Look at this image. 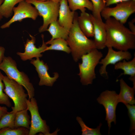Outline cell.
<instances>
[{
	"mask_svg": "<svg viewBox=\"0 0 135 135\" xmlns=\"http://www.w3.org/2000/svg\"><path fill=\"white\" fill-rule=\"evenodd\" d=\"M104 23L106 47L122 51L135 48V34L124 24L112 17L106 19Z\"/></svg>",
	"mask_w": 135,
	"mask_h": 135,
	"instance_id": "1",
	"label": "cell"
},
{
	"mask_svg": "<svg viewBox=\"0 0 135 135\" xmlns=\"http://www.w3.org/2000/svg\"><path fill=\"white\" fill-rule=\"evenodd\" d=\"M78 13L75 12L72 25L66 40L76 62L84 54L96 48L94 40L88 38L80 28L78 22Z\"/></svg>",
	"mask_w": 135,
	"mask_h": 135,
	"instance_id": "2",
	"label": "cell"
},
{
	"mask_svg": "<svg viewBox=\"0 0 135 135\" xmlns=\"http://www.w3.org/2000/svg\"><path fill=\"white\" fill-rule=\"evenodd\" d=\"M102 52L95 48L81 57L82 62L79 63V72L78 75L84 85L92 84L96 78L95 68L103 57Z\"/></svg>",
	"mask_w": 135,
	"mask_h": 135,
	"instance_id": "3",
	"label": "cell"
},
{
	"mask_svg": "<svg viewBox=\"0 0 135 135\" xmlns=\"http://www.w3.org/2000/svg\"><path fill=\"white\" fill-rule=\"evenodd\" d=\"M0 69L3 71L6 76L22 85L26 89L29 99L34 97V89L28 76L17 68L16 62L10 56H4L0 64Z\"/></svg>",
	"mask_w": 135,
	"mask_h": 135,
	"instance_id": "4",
	"label": "cell"
},
{
	"mask_svg": "<svg viewBox=\"0 0 135 135\" xmlns=\"http://www.w3.org/2000/svg\"><path fill=\"white\" fill-rule=\"evenodd\" d=\"M4 85V92L14 102L11 112L16 113L27 108L26 100L28 96L25 92L23 86L7 76H4L3 80Z\"/></svg>",
	"mask_w": 135,
	"mask_h": 135,
	"instance_id": "5",
	"label": "cell"
},
{
	"mask_svg": "<svg viewBox=\"0 0 135 135\" xmlns=\"http://www.w3.org/2000/svg\"><path fill=\"white\" fill-rule=\"evenodd\" d=\"M33 5L42 17L43 22L39 28L42 32L46 31L48 25L52 22L58 20L60 6L59 2L51 0L39 1L36 0H25Z\"/></svg>",
	"mask_w": 135,
	"mask_h": 135,
	"instance_id": "6",
	"label": "cell"
},
{
	"mask_svg": "<svg viewBox=\"0 0 135 135\" xmlns=\"http://www.w3.org/2000/svg\"><path fill=\"white\" fill-rule=\"evenodd\" d=\"M116 4L114 7H106L101 12V16L105 20L114 18L124 24L130 16L135 12V0H129Z\"/></svg>",
	"mask_w": 135,
	"mask_h": 135,
	"instance_id": "7",
	"label": "cell"
},
{
	"mask_svg": "<svg viewBox=\"0 0 135 135\" xmlns=\"http://www.w3.org/2000/svg\"><path fill=\"white\" fill-rule=\"evenodd\" d=\"M27 109L30 114L31 120L28 135H35L38 132H41L45 135H54V132L50 133L49 127L45 120H42L38 112L36 101L33 97L26 100Z\"/></svg>",
	"mask_w": 135,
	"mask_h": 135,
	"instance_id": "8",
	"label": "cell"
},
{
	"mask_svg": "<svg viewBox=\"0 0 135 135\" xmlns=\"http://www.w3.org/2000/svg\"><path fill=\"white\" fill-rule=\"evenodd\" d=\"M96 100L98 102L102 104L105 108V120L107 121L109 134L111 123L113 122L115 124H116V110L117 105L119 102L118 94L114 91L106 90L102 92Z\"/></svg>",
	"mask_w": 135,
	"mask_h": 135,
	"instance_id": "9",
	"label": "cell"
},
{
	"mask_svg": "<svg viewBox=\"0 0 135 135\" xmlns=\"http://www.w3.org/2000/svg\"><path fill=\"white\" fill-rule=\"evenodd\" d=\"M14 15L8 22L0 26L2 29L8 28L12 23L17 21L21 22L26 18H30L35 20L39 13L35 7L25 0L20 2L18 6L13 9Z\"/></svg>",
	"mask_w": 135,
	"mask_h": 135,
	"instance_id": "10",
	"label": "cell"
},
{
	"mask_svg": "<svg viewBox=\"0 0 135 135\" xmlns=\"http://www.w3.org/2000/svg\"><path fill=\"white\" fill-rule=\"evenodd\" d=\"M108 48V50L107 54L99 63L102 65L99 70V73L106 79L108 78V73L106 70L108 65L110 64L114 65L124 60L128 61L131 59L132 57L131 53L128 51H116L112 47Z\"/></svg>",
	"mask_w": 135,
	"mask_h": 135,
	"instance_id": "11",
	"label": "cell"
},
{
	"mask_svg": "<svg viewBox=\"0 0 135 135\" xmlns=\"http://www.w3.org/2000/svg\"><path fill=\"white\" fill-rule=\"evenodd\" d=\"M29 35L31 39H27L26 43L24 44V52L17 53V54L23 61L31 60L34 58L41 57L42 56V53L45 52V50L48 46L44 42L43 35L42 34L41 36L42 40V44L38 48H36L34 45L36 42L35 37L30 34Z\"/></svg>",
	"mask_w": 135,
	"mask_h": 135,
	"instance_id": "12",
	"label": "cell"
},
{
	"mask_svg": "<svg viewBox=\"0 0 135 135\" xmlns=\"http://www.w3.org/2000/svg\"><path fill=\"white\" fill-rule=\"evenodd\" d=\"M30 62L35 66L38 74L40 80L39 85L52 86L59 77L58 74L55 72L54 76L51 77L48 72L49 68L47 64L45 63L42 60H40L39 58H36V59H32Z\"/></svg>",
	"mask_w": 135,
	"mask_h": 135,
	"instance_id": "13",
	"label": "cell"
},
{
	"mask_svg": "<svg viewBox=\"0 0 135 135\" xmlns=\"http://www.w3.org/2000/svg\"><path fill=\"white\" fill-rule=\"evenodd\" d=\"M94 27V42L96 48L102 50L106 46V33L105 23L102 19L94 17L90 14Z\"/></svg>",
	"mask_w": 135,
	"mask_h": 135,
	"instance_id": "14",
	"label": "cell"
},
{
	"mask_svg": "<svg viewBox=\"0 0 135 135\" xmlns=\"http://www.w3.org/2000/svg\"><path fill=\"white\" fill-rule=\"evenodd\" d=\"M59 3L58 22L61 26L69 32L73 24L75 12L70 10L67 0H60Z\"/></svg>",
	"mask_w": 135,
	"mask_h": 135,
	"instance_id": "15",
	"label": "cell"
},
{
	"mask_svg": "<svg viewBox=\"0 0 135 135\" xmlns=\"http://www.w3.org/2000/svg\"><path fill=\"white\" fill-rule=\"evenodd\" d=\"M120 92L118 94L119 102L125 105L128 104H134L135 100L134 97L135 88L129 86L122 78L120 80Z\"/></svg>",
	"mask_w": 135,
	"mask_h": 135,
	"instance_id": "16",
	"label": "cell"
},
{
	"mask_svg": "<svg viewBox=\"0 0 135 135\" xmlns=\"http://www.w3.org/2000/svg\"><path fill=\"white\" fill-rule=\"evenodd\" d=\"M78 26L82 32L88 38L94 36V27L90 14L86 11L81 12L78 17Z\"/></svg>",
	"mask_w": 135,
	"mask_h": 135,
	"instance_id": "17",
	"label": "cell"
},
{
	"mask_svg": "<svg viewBox=\"0 0 135 135\" xmlns=\"http://www.w3.org/2000/svg\"><path fill=\"white\" fill-rule=\"evenodd\" d=\"M125 60L120 61L114 65V69L116 70L121 69L124 72L121 74L119 77L123 75L130 76L129 79L132 82L133 87L135 88V56L131 60L126 61Z\"/></svg>",
	"mask_w": 135,
	"mask_h": 135,
	"instance_id": "18",
	"label": "cell"
},
{
	"mask_svg": "<svg viewBox=\"0 0 135 135\" xmlns=\"http://www.w3.org/2000/svg\"><path fill=\"white\" fill-rule=\"evenodd\" d=\"M46 31H48L52 36L50 40L62 38L66 40L69 32L59 24L58 20L52 22Z\"/></svg>",
	"mask_w": 135,
	"mask_h": 135,
	"instance_id": "19",
	"label": "cell"
},
{
	"mask_svg": "<svg viewBox=\"0 0 135 135\" xmlns=\"http://www.w3.org/2000/svg\"><path fill=\"white\" fill-rule=\"evenodd\" d=\"M46 44H50L47 46L44 51L49 50H55L64 52L68 54L71 52V50L68 46L66 40L62 38H57L53 40H50L45 42Z\"/></svg>",
	"mask_w": 135,
	"mask_h": 135,
	"instance_id": "20",
	"label": "cell"
},
{
	"mask_svg": "<svg viewBox=\"0 0 135 135\" xmlns=\"http://www.w3.org/2000/svg\"><path fill=\"white\" fill-rule=\"evenodd\" d=\"M28 110L26 108L15 113L14 127H23L29 130L31 121Z\"/></svg>",
	"mask_w": 135,
	"mask_h": 135,
	"instance_id": "21",
	"label": "cell"
},
{
	"mask_svg": "<svg viewBox=\"0 0 135 135\" xmlns=\"http://www.w3.org/2000/svg\"><path fill=\"white\" fill-rule=\"evenodd\" d=\"M68 5L70 10L75 12L79 10L81 12L86 11V8L92 12L93 10L92 3L89 0H67Z\"/></svg>",
	"mask_w": 135,
	"mask_h": 135,
	"instance_id": "22",
	"label": "cell"
},
{
	"mask_svg": "<svg viewBox=\"0 0 135 135\" xmlns=\"http://www.w3.org/2000/svg\"><path fill=\"white\" fill-rule=\"evenodd\" d=\"M25 0H4L0 8V12L2 16L6 18L11 16L13 9L17 4Z\"/></svg>",
	"mask_w": 135,
	"mask_h": 135,
	"instance_id": "23",
	"label": "cell"
},
{
	"mask_svg": "<svg viewBox=\"0 0 135 135\" xmlns=\"http://www.w3.org/2000/svg\"><path fill=\"white\" fill-rule=\"evenodd\" d=\"M29 130L23 127H6L0 130V135H28Z\"/></svg>",
	"mask_w": 135,
	"mask_h": 135,
	"instance_id": "24",
	"label": "cell"
},
{
	"mask_svg": "<svg viewBox=\"0 0 135 135\" xmlns=\"http://www.w3.org/2000/svg\"><path fill=\"white\" fill-rule=\"evenodd\" d=\"M76 120L81 128L82 135H100V129L102 124L100 123L96 128H92L87 126L80 117L77 116Z\"/></svg>",
	"mask_w": 135,
	"mask_h": 135,
	"instance_id": "25",
	"label": "cell"
},
{
	"mask_svg": "<svg viewBox=\"0 0 135 135\" xmlns=\"http://www.w3.org/2000/svg\"><path fill=\"white\" fill-rule=\"evenodd\" d=\"M15 113L8 112L0 120V130L6 127H15L14 122Z\"/></svg>",
	"mask_w": 135,
	"mask_h": 135,
	"instance_id": "26",
	"label": "cell"
},
{
	"mask_svg": "<svg viewBox=\"0 0 135 135\" xmlns=\"http://www.w3.org/2000/svg\"><path fill=\"white\" fill-rule=\"evenodd\" d=\"M93 6L92 14L95 17L102 19L101 13L106 7L105 3L103 0H91Z\"/></svg>",
	"mask_w": 135,
	"mask_h": 135,
	"instance_id": "27",
	"label": "cell"
},
{
	"mask_svg": "<svg viewBox=\"0 0 135 135\" xmlns=\"http://www.w3.org/2000/svg\"><path fill=\"white\" fill-rule=\"evenodd\" d=\"M4 76L0 71V104L4 105L10 108L12 104L9 97L4 92V84L2 81Z\"/></svg>",
	"mask_w": 135,
	"mask_h": 135,
	"instance_id": "28",
	"label": "cell"
},
{
	"mask_svg": "<svg viewBox=\"0 0 135 135\" xmlns=\"http://www.w3.org/2000/svg\"><path fill=\"white\" fill-rule=\"evenodd\" d=\"M128 110V115L130 120L129 131L132 135L135 134V106L134 104H127L125 105Z\"/></svg>",
	"mask_w": 135,
	"mask_h": 135,
	"instance_id": "29",
	"label": "cell"
},
{
	"mask_svg": "<svg viewBox=\"0 0 135 135\" xmlns=\"http://www.w3.org/2000/svg\"><path fill=\"white\" fill-rule=\"evenodd\" d=\"M129 0H104L105 3L106 7L112 4H116L120 2Z\"/></svg>",
	"mask_w": 135,
	"mask_h": 135,
	"instance_id": "30",
	"label": "cell"
},
{
	"mask_svg": "<svg viewBox=\"0 0 135 135\" xmlns=\"http://www.w3.org/2000/svg\"><path fill=\"white\" fill-rule=\"evenodd\" d=\"M135 19H133L128 22L129 29L133 33L135 34Z\"/></svg>",
	"mask_w": 135,
	"mask_h": 135,
	"instance_id": "31",
	"label": "cell"
},
{
	"mask_svg": "<svg viewBox=\"0 0 135 135\" xmlns=\"http://www.w3.org/2000/svg\"><path fill=\"white\" fill-rule=\"evenodd\" d=\"M8 112V109L6 106H0V120L2 116Z\"/></svg>",
	"mask_w": 135,
	"mask_h": 135,
	"instance_id": "32",
	"label": "cell"
},
{
	"mask_svg": "<svg viewBox=\"0 0 135 135\" xmlns=\"http://www.w3.org/2000/svg\"><path fill=\"white\" fill-rule=\"evenodd\" d=\"M5 49L3 47L0 46V64L2 62L4 56Z\"/></svg>",
	"mask_w": 135,
	"mask_h": 135,
	"instance_id": "33",
	"label": "cell"
},
{
	"mask_svg": "<svg viewBox=\"0 0 135 135\" xmlns=\"http://www.w3.org/2000/svg\"><path fill=\"white\" fill-rule=\"evenodd\" d=\"M4 0H0V6L4 2ZM3 18L0 12V20Z\"/></svg>",
	"mask_w": 135,
	"mask_h": 135,
	"instance_id": "34",
	"label": "cell"
},
{
	"mask_svg": "<svg viewBox=\"0 0 135 135\" xmlns=\"http://www.w3.org/2000/svg\"><path fill=\"white\" fill-rule=\"evenodd\" d=\"M39 1H46L48 0H51L55 2H59L60 0H36Z\"/></svg>",
	"mask_w": 135,
	"mask_h": 135,
	"instance_id": "35",
	"label": "cell"
},
{
	"mask_svg": "<svg viewBox=\"0 0 135 135\" xmlns=\"http://www.w3.org/2000/svg\"></svg>",
	"mask_w": 135,
	"mask_h": 135,
	"instance_id": "36",
	"label": "cell"
}]
</instances>
